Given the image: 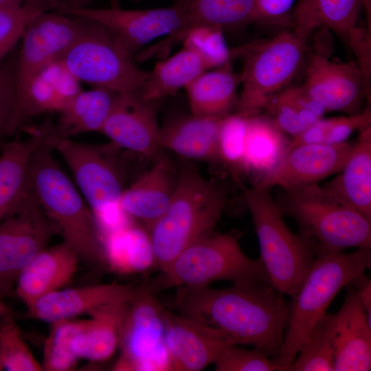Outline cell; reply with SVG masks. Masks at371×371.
<instances>
[{
    "mask_svg": "<svg viewBox=\"0 0 371 371\" xmlns=\"http://www.w3.org/2000/svg\"><path fill=\"white\" fill-rule=\"evenodd\" d=\"M43 139L39 128L23 140L5 143L0 153V222L18 205L30 187L32 155Z\"/></svg>",
    "mask_w": 371,
    "mask_h": 371,
    "instance_id": "cell-29",
    "label": "cell"
},
{
    "mask_svg": "<svg viewBox=\"0 0 371 371\" xmlns=\"http://www.w3.org/2000/svg\"><path fill=\"white\" fill-rule=\"evenodd\" d=\"M39 128L43 142L58 153L70 168L77 188L94 214L100 231H109L126 222L128 216L120 204L126 188L122 149L111 142H76L58 135L54 125L49 123Z\"/></svg>",
    "mask_w": 371,
    "mask_h": 371,
    "instance_id": "cell-4",
    "label": "cell"
},
{
    "mask_svg": "<svg viewBox=\"0 0 371 371\" xmlns=\"http://www.w3.org/2000/svg\"><path fill=\"white\" fill-rule=\"evenodd\" d=\"M295 1L256 0L253 22L274 25L291 22Z\"/></svg>",
    "mask_w": 371,
    "mask_h": 371,
    "instance_id": "cell-45",
    "label": "cell"
},
{
    "mask_svg": "<svg viewBox=\"0 0 371 371\" xmlns=\"http://www.w3.org/2000/svg\"><path fill=\"white\" fill-rule=\"evenodd\" d=\"M187 0H176L171 5L142 10H124L115 6L89 8L59 5L58 12L88 20L105 27L134 58L143 47L166 36L159 45L169 49L184 28Z\"/></svg>",
    "mask_w": 371,
    "mask_h": 371,
    "instance_id": "cell-12",
    "label": "cell"
},
{
    "mask_svg": "<svg viewBox=\"0 0 371 371\" xmlns=\"http://www.w3.org/2000/svg\"><path fill=\"white\" fill-rule=\"evenodd\" d=\"M346 43L357 58L358 68L361 72L367 89L370 93L371 80V35L370 31L357 27H352L348 34Z\"/></svg>",
    "mask_w": 371,
    "mask_h": 371,
    "instance_id": "cell-43",
    "label": "cell"
},
{
    "mask_svg": "<svg viewBox=\"0 0 371 371\" xmlns=\"http://www.w3.org/2000/svg\"><path fill=\"white\" fill-rule=\"evenodd\" d=\"M80 258L67 243L46 247L23 269L14 293L27 307L38 298L64 288L76 272Z\"/></svg>",
    "mask_w": 371,
    "mask_h": 371,
    "instance_id": "cell-22",
    "label": "cell"
},
{
    "mask_svg": "<svg viewBox=\"0 0 371 371\" xmlns=\"http://www.w3.org/2000/svg\"><path fill=\"white\" fill-rule=\"evenodd\" d=\"M281 210L296 221L315 254L371 247V220L324 186L286 192Z\"/></svg>",
    "mask_w": 371,
    "mask_h": 371,
    "instance_id": "cell-7",
    "label": "cell"
},
{
    "mask_svg": "<svg viewBox=\"0 0 371 371\" xmlns=\"http://www.w3.org/2000/svg\"><path fill=\"white\" fill-rule=\"evenodd\" d=\"M262 110L283 133L294 137L324 117V109L313 99L304 87H286L273 95Z\"/></svg>",
    "mask_w": 371,
    "mask_h": 371,
    "instance_id": "cell-33",
    "label": "cell"
},
{
    "mask_svg": "<svg viewBox=\"0 0 371 371\" xmlns=\"http://www.w3.org/2000/svg\"><path fill=\"white\" fill-rule=\"evenodd\" d=\"M183 46L196 54L208 70L230 63L234 57V49L228 47L223 30L221 27L200 25L186 32Z\"/></svg>",
    "mask_w": 371,
    "mask_h": 371,
    "instance_id": "cell-37",
    "label": "cell"
},
{
    "mask_svg": "<svg viewBox=\"0 0 371 371\" xmlns=\"http://www.w3.org/2000/svg\"><path fill=\"white\" fill-rule=\"evenodd\" d=\"M15 80V67L0 65V141L10 137L22 125Z\"/></svg>",
    "mask_w": 371,
    "mask_h": 371,
    "instance_id": "cell-41",
    "label": "cell"
},
{
    "mask_svg": "<svg viewBox=\"0 0 371 371\" xmlns=\"http://www.w3.org/2000/svg\"><path fill=\"white\" fill-rule=\"evenodd\" d=\"M356 290L369 322H371V280L364 273L351 284Z\"/></svg>",
    "mask_w": 371,
    "mask_h": 371,
    "instance_id": "cell-47",
    "label": "cell"
},
{
    "mask_svg": "<svg viewBox=\"0 0 371 371\" xmlns=\"http://www.w3.org/2000/svg\"><path fill=\"white\" fill-rule=\"evenodd\" d=\"M352 146V144L346 142L290 148L278 166L254 185L269 188L279 186L290 192L318 184L342 169Z\"/></svg>",
    "mask_w": 371,
    "mask_h": 371,
    "instance_id": "cell-17",
    "label": "cell"
},
{
    "mask_svg": "<svg viewBox=\"0 0 371 371\" xmlns=\"http://www.w3.org/2000/svg\"><path fill=\"white\" fill-rule=\"evenodd\" d=\"M327 111L359 113L365 98L370 101L364 78L357 65L332 61L319 54L309 56L302 85Z\"/></svg>",
    "mask_w": 371,
    "mask_h": 371,
    "instance_id": "cell-16",
    "label": "cell"
},
{
    "mask_svg": "<svg viewBox=\"0 0 371 371\" xmlns=\"http://www.w3.org/2000/svg\"><path fill=\"white\" fill-rule=\"evenodd\" d=\"M157 102L145 99L141 91L118 93L101 131L122 150L153 160L164 155L159 143Z\"/></svg>",
    "mask_w": 371,
    "mask_h": 371,
    "instance_id": "cell-15",
    "label": "cell"
},
{
    "mask_svg": "<svg viewBox=\"0 0 371 371\" xmlns=\"http://www.w3.org/2000/svg\"><path fill=\"white\" fill-rule=\"evenodd\" d=\"M166 313L154 293L138 286L120 330L114 370H171L165 344Z\"/></svg>",
    "mask_w": 371,
    "mask_h": 371,
    "instance_id": "cell-13",
    "label": "cell"
},
{
    "mask_svg": "<svg viewBox=\"0 0 371 371\" xmlns=\"http://www.w3.org/2000/svg\"><path fill=\"white\" fill-rule=\"evenodd\" d=\"M117 95L102 87L74 93L58 111L55 131L70 138L85 133H100Z\"/></svg>",
    "mask_w": 371,
    "mask_h": 371,
    "instance_id": "cell-31",
    "label": "cell"
},
{
    "mask_svg": "<svg viewBox=\"0 0 371 371\" xmlns=\"http://www.w3.org/2000/svg\"><path fill=\"white\" fill-rule=\"evenodd\" d=\"M335 117L319 119L291 139L290 148L304 144H325Z\"/></svg>",
    "mask_w": 371,
    "mask_h": 371,
    "instance_id": "cell-46",
    "label": "cell"
},
{
    "mask_svg": "<svg viewBox=\"0 0 371 371\" xmlns=\"http://www.w3.org/2000/svg\"><path fill=\"white\" fill-rule=\"evenodd\" d=\"M247 118L237 112L230 113L222 119L218 133L219 163L236 179L242 173Z\"/></svg>",
    "mask_w": 371,
    "mask_h": 371,
    "instance_id": "cell-39",
    "label": "cell"
},
{
    "mask_svg": "<svg viewBox=\"0 0 371 371\" xmlns=\"http://www.w3.org/2000/svg\"><path fill=\"white\" fill-rule=\"evenodd\" d=\"M53 153L42 139L30 161L31 188L63 241L75 250L80 260L90 267H106L94 214L78 188L58 164Z\"/></svg>",
    "mask_w": 371,
    "mask_h": 371,
    "instance_id": "cell-3",
    "label": "cell"
},
{
    "mask_svg": "<svg viewBox=\"0 0 371 371\" xmlns=\"http://www.w3.org/2000/svg\"><path fill=\"white\" fill-rule=\"evenodd\" d=\"M223 118L192 113L170 118L160 126L161 147L183 159L220 164L218 140Z\"/></svg>",
    "mask_w": 371,
    "mask_h": 371,
    "instance_id": "cell-23",
    "label": "cell"
},
{
    "mask_svg": "<svg viewBox=\"0 0 371 371\" xmlns=\"http://www.w3.org/2000/svg\"><path fill=\"white\" fill-rule=\"evenodd\" d=\"M89 21L87 28L58 63L74 78L94 87L117 93L141 91L148 71L137 65L109 31Z\"/></svg>",
    "mask_w": 371,
    "mask_h": 371,
    "instance_id": "cell-10",
    "label": "cell"
},
{
    "mask_svg": "<svg viewBox=\"0 0 371 371\" xmlns=\"http://www.w3.org/2000/svg\"><path fill=\"white\" fill-rule=\"evenodd\" d=\"M371 267V251L360 247L352 253L322 251L295 293L291 297L290 317L280 352L274 360L277 370L287 371L299 349L337 293Z\"/></svg>",
    "mask_w": 371,
    "mask_h": 371,
    "instance_id": "cell-5",
    "label": "cell"
},
{
    "mask_svg": "<svg viewBox=\"0 0 371 371\" xmlns=\"http://www.w3.org/2000/svg\"><path fill=\"white\" fill-rule=\"evenodd\" d=\"M306 51V41L288 31L234 49L235 56L244 59L236 112L247 117L258 114L268 99L295 77L304 63Z\"/></svg>",
    "mask_w": 371,
    "mask_h": 371,
    "instance_id": "cell-9",
    "label": "cell"
},
{
    "mask_svg": "<svg viewBox=\"0 0 371 371\" xmlns=\"http://www.w3.org/2000/svg\"><path fill=\"white\" fill-rule=\"evenodd\" d=\"M369 126H371L370 106L348 116L335 117L325 144H337L346 142L354 131H360Z\"/></svg>",
    "mask_w": 371,
    "mask_h": 371,
    "instance_id": "cell-44",
    "label": "cell"
},
{
    "mask_svg": "<svg viewBox=\"0 0 371 371\" xmlns=\"http://www.w3.org/2000/svg\"><path fill=\"white\" fill-rule=\"evenodd\" d=\"M165 344L173 371L203 370L234 344L210 327L168 311L165 316Z\"/></svg>",
    "mask_w": 371,
    "mask_h": 371,
    "instance_id": "cell-18",
    "label": "cell"
},
{
    "mask_svg": "<svg viewBox=\"0 0 371 371\" xmlns=\"http://www.w3.org/2000/svg\"><path fill=\"white\" fill-rule=\"evenodd\" d=\"M256 0H187L185 26L177 42L188 29L200 25L236 28L252 23Z\"/></svg>",
    "mask_w": 371,
    "mask_h": 371,
    "instance_id": "cell-34",
    "label": "cell"
},
{
    "mask_svg": "<svg viewBox=\"0 0 371 371\" xmlns=\"http://www.w3.org/2000/svg\"><path fill=\"white\" fill-rule=\"evenodd\" d=\"M240 76L230 63L207 70L186 87L190 113L201 117L223 118L237 106Z\"/></svg>",
    "mask_w": 371,
    "mask_h": 371,
    "instance_id": "cell-30",
    "label": "cell"
},
{
    "mask_svg": "<svg viewBox=\"0 0 371 371\" xmlns=\"http://www.w3.org/2000/svg\"><path fill=\"white\" fill-rule=\"evenodd\" d=\"M362 8L370 20V0H299L291 14L293 33L306 41L313 30L325 27L347 41Z\"/></svg>",
    "mask_w": 371,
    "mask_h": 371,
    "instance_id": "cell-25",
    "label": "cell"
},
{
    "mask_svg": "<svg viewBox=\"0 0 371 371\" xmlns=\"http://www.w3.org/2000/svg\"><path fill=\"white\" fill-rule=\"evenodd\" d=\"M1 300V299H0V317L1 318L5 315H12L11 309L4 304Z\"/></svg>",
    "mask_w": 371,
    "mask_h": 371,
    "instance_id": "cell-50",
    "label": "cell"
},
{
    "mask_svg": "<svg viewBox=\"0 0 371 371\" xmlns=\"http://www.w3.org/2000/svg\"><path fill=\"white\" fill-rule=\"evenodd\" d=\"M137 290L138 286L118 283L62 288L38 298L27 308L32 317L51 324L89 315L114 301L131 300Z\"/></svg>",
    "mask_w": 371,
    "mask_h": 371,
    "instance_id": "cell-20",
    "label": "cell"
},
{
    "mask_svg": "<svg viewBox=\"0 0 371 371\" xmlns=\"http://www.w3.org/2000/svg\"><path fill=\"white\" fill-rule=\"evenodd\" d=\"M339 310L331 314L334 370H371V322L352 284Z\"/></svg>",
    "mask_w": 371,
    "mask_h": 371,
    "instance_id": "cell-19",
    "label": "cell"
},
{
    "mask_svg": "<svg viewBox=\"0 0 371 371\" xmlns=\"http://www.w3.org/2000/svg\"><path fill=\"white\" fill-rule=\"evenodd\" d=\"M43 9L24 3L0 8V62L22 35L30 21Z\"/></svg>",
    "mask_w": 371,
    "mask_h": 371,
    "instance_id": "cell-40",
    "label": "cell"
},
{
    "mask_svg": "<svg viewBox=\"0 0 371 371\" xmlns=\"http://www.w3.org/2000/svg\"><path fill=\"white\" fill-rule=\"evenodd\" d=\"M216 281L269 282L261 259L246 256L237 235L213 232L186 248L144 286L155 293L171 287L207 286Z\"/></svg>",
    "mask_w": 371,
    "mask_h": 371,
    "instance_id": "cell-6",
    "label": "cell"
},
{
    "mask_svg": "<svg viewBox=\"0 0 371 371\" xmlns=\"http://www.w3.org/2000/svg\"><path fill=\"white\" fill-rule=\"evenodd\" d=\"M4 370L0 352V370Z\"/></svg>",
    "mask_w": 371,
    "mask_h": 371,
    "instance_id": "cell-51",
    "label": "cell"
},
{
    "mask_svg": "<svg viewBox=\"0 0 371 371\" xmlns=\"http://www.w3.org/2000/svg\"><path fill=\"white\" fill-rule=\"evenodd\" d=\"M24 3V0H0V8Z\"/></svg>",
    "mask_w": 371,
    "mask_h": 371,
    "instance_id": "cell-49",
    "label": "cell"
},
{
    "mask_svg": "<svg viewBox=\"0 0 371 371\" xmlns=\"http://www.w3.org/2000/svg\"><path fill=\"white\" fill-rule=\"evenodd\" d=\"M57 234V227L45 214L30 186L12 213L0 222V299L13 295L23 269Z\"/></svg>",
    "mask_w": 371,
    "mask_h": 371,
    "instance_id": "cell-14",
    "label": "cell"
},
{
    "mask_svg": "<svg viewBox=\"0 0 371 371\" xmlns=\"http://www.w3.org/2000/svg\"><path fill=\"white\" fill-rule=\"evenodd\" d=\"M208 70L199 56L190 49L183 48L157 63L148 71L142 96L150 101L174 95L191 83L197 76Z\"/></svg>",
    "mask_w": 371,
    "mask_h": 371,
    "instance_id": "cell-32",
    "label": "cell"
},
{
    "mask_svg": "<svg viewBox=\"0 0 371 371\" xmlns=\"http://www.w3.org/2000/svg\"><path fill=\"white\" fill-rule=\"evenodd\" d=\"M227 201L224 186L184 159L172 199L149 229L155 266L162 271L188 246L214 232Z\"/></svg>",
    "mask_w": 371,
    "mask_h": 371,
    "instance_id": "cell-2",
    "label": "cell"
},
{
    "mask_svg": "<svg viewBox=\"0 0 371 371\" xmlns=\"http://www.w3.org/2000/svg\"><path fill=\"white\" fill-rule=\"evenodd\" d=\"M131 300L104 304L89 313V319L82 320L73 339V350L78 359L102 362L114 355Z\"/></svg>",
    "mask_w": 371,
    "mask_h": 371,
    "instance_id": "cell-24",
    "label": "cell"
},
{
    "mask_svg": "<svg viewBox=\"0 0 371 371\" xmlns=\"http://www.w3.org/2000/svg\"><path fill=\"white\" fill-rule=\"evenodd\" d=\"M179 168L164 154L126 187L120 199L123 212L149 230L166 210L177 186Z\"/></svg>",
    "mask_w": 371,
    "mask_h": 371,
    "instance_id": "cell-21",
    "label": "cell"
},
{
    "mask_svg": "<svg viewBox=\"0 0 371 371\" xmlns=\"http://www.w3.org/2000/svg\"><path fill=\"white\" fill-rule=\"evenodd\" d=\"M269 282L234 284L222 289L179 286V314L215 330L235 345H251L273 361L282 348L290 304Z\"/></svg>",
    "mask_w": 371,
    "mask_h": 371,
    "instance_id": "cell-1",
    "label": "cell"
},
{
    "mask_svg": "<svg viewBox=\"0 0 371 371\" xmlns=\"http://www.w3.org/2000/svg\"><path fill=\"white\" fill-rule=\"evenodd\" d=\"M82 320L70 319L51 323L45 341L43 370L65 371L76 367L78 359L73 350V339Z\"/></svg>",
    "mask_w": 371,
    "mask_h": 371,
    "instance_id": "cell-36",
    "label": "cell"
},
{
    "mask_svg": "<svg viewBox=\"0 0 371 371\" xmlns=\"http://www.w3.org/2000/svg\"><path fill=\"white\" fill-rule=\"evenodd\" d=\"M89 21L45 11L27 24L15 66L16 89L22 124L29 118L34 84L40 74L58 63L85 32Z\"/></svg>",
    "mask_w": 371,
    "mask_h": 371,
    "instance_id": "cell-11",
    "label": "cell"
},
{
    "mask_svg": "<svg viewBox=\"0 0 371 371\" xmlns=\"http://www.w3.org/2000/svg\"><path fill=\"white\" fill-rule=\"evenodd\" d=\"M289 370H334L331 314H326L311 330Z\"/></svg>",
    "mask_w": 371,
    "mask_h": 371,
    "instance_id": "cell-35",
    "label": "cell"
},
{
    "mask_svg": "<svg viewBox=\"0 0 371 371\" xmlns=\"http://www.w3.org/2000/svg\"><path fill=\"white\" fill-rule=\"evenodd\" d=\"M290 145L291 139L267 115L249 117L241 172L253 179L256 184L278 166Z\"/></svg>",
    "mask_w": 371,
    "mask_h": 371,
    "instance_id": "cell-26",
    "label": "cell"
},
{
    "mask_svg": "<svg viewBox=\"0 0 371 371\" xmlns=\"http://www.w3.org/2000/svg\"><path fill=\"white\" fill-rule=\"evenodd\" d=\"M74 0H24V3L37 6L45 11L51 8H56L59 5H71Z\"/></svg>",
    "mask_w": 371,
    "mask_h": 371,
    "instance_id": "cell-48",
    "label": "cell"
},
{
    "mask_svg": "<svg viewBox=\"0 0 371 371\" xmlns=\"http://www.w3.org/2000/svg\"><path fill=\"white\" fill-rule=\"evenodd\" d=\"M131 219L100 235L106 267L122 273L142 272L156 267L149 231Z\"/></svg>",
    "mask_w": 371,
    "mask_h": 371,
    "instance_id": "cell-28",
    "label": "cell"
},
{
    "mask_svg": "<svg viewBox=\"0 0 371 371\" xmlns=\"http://www.w3.org/2000/svg\"><path fill=\"white\" fill-rule=\"evenodd\" d=\"M359 131L340 174L324 186L371 220V126Z\"/></svg>",
    "mask_w": 371,
    "mask_h": 371,
    "instance_id": "cell-27",
    "label": "cell"
},
{
    "mask_svg": "<svg viewBox=\"0 0 371 371\" xmlns=\"http://www.w3.org/2000/svg\"><path fill=\"white\" fill-rule=\"evenodd\" d=\"M0 352L4 370H43L42 364L25 342L12 315L2 317L0 320Z\"/></svg>",
    "mask_w": 371,
    "mask_h": 371,
    "instance_id": "cell-38",
    "label": "cell"
},
{
    "mask_svg": "<svg viewBox=\"0 0 371 371\" xmlns=\"http://www.w3.org/2000/svg\"><path fill=\"white\" fill-rule=\"evenodd\" d=\"M216 371L277 370L273 359L262 351L246 350L238 345L227 346L214 363Z\"/></svg>",
    "mask_w": 371,
    "mask_h": 371,
    "instance_id": "cell-42",
    "label": "cell"
},
{
    "mask_svg": "<svg viewBox=\"0 0 371 371\" xmlns=\"http://www.w3.org/2000/svg\"><path fill=\"white\" fill-rule=\"evenodd\" d=\"M271 188L253 186L244 190L245 203L252 217L260 257L269 283L292 297L311 267L316 254L305 237L293 233Z\"/></svg>",
    "mask_w": 371,
    "mask_h": 371,
    "instance_id": "cell-8",
    "label": "cell"
}]
</instances>
